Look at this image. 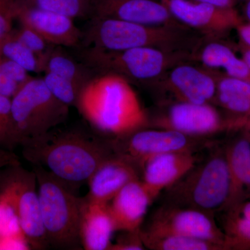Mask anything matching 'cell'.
<instances>
[{
  "label": "cell",
  "instance_id": "cell-12",
  "mask_svg": "<svg viewBox=\"0 0 250 250\" xmlns=\"http://www.w3.org/2000/svg\"><path fill=\"white\" fill-rule=\"evenodd\" d=\"M176 21L208 39H220L244 22L235 8L190 0H160Z\"/></svg>",
  "mask_w": 250,
  "mask_h": 250
},
{
  "label": "cell",
  "instance_id": "cell-27",
  "mask_svg": "<svg viewBox=\"0 0 250 250\" xmlns=\"http://www.w3.org/2000/svg\"><path fill=\"white\" fill-rule=\"evenodd\" d=\"M0 56L16 62L29 72L44 73L42 61L11 34L0 45Z\"/></svg>",
  "mask_w": 250,
  "mask_h": 250
},
{
  "label": "cell",
  "instance_id": "cell-20",
  "mask_svg": "<svg viewBox=\"0 0 250 250\" xmlns=\"http://www.w3.org/2000/svg\"><path fill=\"white\" fill-rule=\"evenodd\" d=\"M230 176V192L225 210L244 201L250 186V140L246 133L231 140L225 146Z\"/></svg>",
  "mask_w": 250,
  "mask_h": 250
},
{
  "label": "cell",
  "instance_id": "cell-28",
  "mask_svg": "<svg viewBox=\"0 0 250 250\" xmlns=\"http://www.w3.org/2000/svg\"><path fill=\"white\" fill-rule=\"evenodd\" d=\"M44 74L42 80L50 93L70 107L77 108L83 89L73 82L53 73L44 72Z\"/></svg>",
  "mask_w": 250,
  "mask_h": 250
},
{
  "label": "cell",
  "instance_id": "cell-10",
  "mask_svg": "<svg viewBox=\"0 0 250 250\" xmlns=\"http://www.w3.org/2000/svg\"><path fill=\"white\" fill-rule=\"evenodd\" d=\"M156 129L173 130L194 138L208 139L225 131L241 129L236 122L223 116L212 104L174 102L149 121Z\"/></svg>",
  "mask_w": 250,
  "mask_h": 250
},
{
  "label": "cell",
  "instance_id": "cell-22",
  "mask_svg": "<svg viewBox=\"0 0 250 250\" xmlns=\"http://www.w3.org/2000/svg\"><path fill=\"white\" fill-rule=\"evenodd\" d=\"M195 62L209 70L223 69L229 76L250 82V69L246 62L236 55L232 47L220 39L206 41L197 51Z\"/></svg>",
  "mask_w": 250,
  "mask_h": 250
},
{
  "label": "cell",
  "instance_id": "cell-39",
  "mask_svg": "<svg viewBox=\"0 0 250 250\" xmlns=\"http://www.w3.org/2000/svg\"><path fill=\"white\" fill-rule=\"evenodd\" d=\"M241 129L246 133L250 140V118L246 120V121L245 122L244 125H243V127H242Z\"/></svg>",
  "mask_w": 250,
  "mask_h": 250
},
{
  "label": "cell",
  "instance_id": "cell-14",
  "mask_svg": "<svg viewBox=\"0 0 250 250\" xmlns=\"http://www.w3.org/2000/svg\"><path fill=\"white\" fill-rule=\"evenodd\" d=\"M16 19L34 29L47 42L57 47H80L82 31L74 20L50 11L19 6L16 2Z\"/></svg>",
  "mask_w": 250,
  "mask_h": 250
},
{
  "label": "cell",
  "instance_id": "cell-38",
  "mask_svg": "<svg viewBox=\"0 0 250 250\" xmlns=\"http://www.w3.org/2000/svg\"><path fill=\"white\" fill-rule=\"evenodd\" d=\"M243 17L244 22L250 23V0L246 1L243 8Z\"/></svg>",
  "mask_w": 250,
  "mask_h": 250
},
{
  "label": "cell",
  "instance_id": "cell-13",
  "mask_svg": "<svg viewBox=\"0 0 250 250\" xmlns=\"http://www.w3.org/2000/svg\"><path fill=\"white\" fill-rule=\"evenodd\" d=\"M151 86L174 99L175 102L214 104L217 90L216 70L200 68L191 62L176 65Z\"/></svg>",
  "mask_w": 250,
  "mask_h": 250
},
{
  "label": "cell",
  "instance_id": "cell-2",
  "mask_svg": "<svg viewBox=\"0 0 250 250\" xmlns=\"http://www.w3.org/2000/svg\"><path fill=\"white\" fill-rule=\"evenodd\" d=\"M77 109L94 129L118 139L149 126V118L129 81L98 75L85 85Z\"/></svg>",
  "mask_w": 250,
  "mask_h": 250
},
{
  "label": "cell",
  "instance_id": "cell-3",
  "mask_svg": "<svg viewBox=\"0 0 250 250\" xmlns=\"http://www.w3.org/2000/svg\"><path fill=\"white\" fill-rule=\"evenodd\" d=\"M80 47L120 52L150 47L172 52H196L205 37L182 24L143 25L114 18H91L82 31Z\"/></svg>",
  "mask_w": 250,
  "mask_h": 250
},
{
  "label": "cell",
  "instance_id": "cell-37",
  "mask_svg": "<svg viewBox=\"0 0 250 250\" xmlns=\"http://www.w3.org/2000/svg\"><path fill=\"white\" fill-rule=\"evenodd\" d=\"M236 46L238 50L241 52V58L245 61V62H246L247 65L250 69V47L246 45V44L243 43L240 41Z\"/></svg>",
  "mask_w": 250,
  "mask_h": 250
},
{
  "label": "cell",
  "instance_id": "cell-17",
  "mask_svg": "<svg viewBox=\"0 0 250 250\" xmlns=\"http://www.w3.org/2000/svg\"><path fill=\"white\" fill-rule=\"evenodd\" d=\"M141 178V171L137 166L114 153L99 166L88 180L89 192L85 197L108 204L125 185Z\"/></svg>",
  "mask_w": 250,
  "mask_h": 250
},
{
  "label": "cell",
  "instance_id": "cell-1",
  "mask_svg": "<svg viewBox=\"0 0 250 250\" xmlns=\"http://www.w3.org/2000/svg\"><path fill=\"white\" fill-rule=\"evenodd\" d=\"M22 156L70 185L88 183L99 166L114 154L111 138L80 128L60 129L27 140L21 145Z\"/></svg>",
  "mask_w": 250,
  "mask_h": 250
},
{
  "label": "cell",
  "instance_id": "cell-5",
  "mask_svg": "<svg viewBox=\"0 0 250 250\" xmlns=\"http://www.w3.org/2000/svg\"><path fill=\"white\" fill-rule=\"evenodd\" d=\"M37 179L41 215L49 246L77 250L83 248L80 236L82 197L72 186L40 166H33Z\"/></svg>",
  "mask_w": 250,
  "mask_h": 250
},
{
  "label": "cell",
  "instance_id": "cell-31",
  "mask_svg": "<svg viewBox=\"0 0 250 250\" xmlns=\"http://www.w3.org/2000/svg\"><path fill=\"white\" fill-rule=\"evenodd\" d=\"M141 229L125 231L116 243H111L109 250H143L146 249L141 236Z\"/></svg>",
  "mask_w": 250,
  "mask_h": 250
},
{
  "label": "cell",
  "instance_id": "cell-7",
  "mask_svg": "<svg viewBox=\"0 0 250 250\" xmlns=\"http://www.w3.org/2000/svg\"><path fill=\"white\" fill-rule=\"evenodd\" d=\"M16 147L67 121L70 106L50 93L42 78L33 77L11 98Z\"/></svg>",
  "mask_w": 250,
  "mask_h": 250
},
{
  "label": "cell",
  "instance_id": "cell-40",
  "mask_svg": "<svg viewBox=\"0 0 250 250\" xmlns=\"http://www.w3.org/2000/svg\"><path fill=\"white\" fill-rule=\"evenodd\" d=\"M0 147H4V141H3L2 136L0 133Z\"/></svg>",
  "mask_w": 250,
  "mask_h": 250
},
{
  "label": "cell",
  "instance_id": "cell-24",
  "mask_svg": "<svg viewBox=\"0 0 250 250\" xmlns=\"http://www.w3.org/2000/svg\"><path fill=\"white\" fill-rule=\"evenodd\" d=\"M226 211L225 250H250V201L244 200Z\"/></svg>",
  "mask_w": 250,
  "mask_h": 250
},
{
  "label": "cell",
  "instance_id": "cell-16",
  "mask_svg": "<svg viewBox=\"0 0 250 250\" xmlns=\"http://www.w3.org/2000/svg\"><path fill=\"white\" fill-rule=\"evenodd\" d=\"M197 163L196 152H176L154 156L146 162L141 181L153 200L173 186Z\"/></svg>",
  "mask_w": 250,
  "mask_h": 250
},
{
  "label": "cell",
  "instance_id": "cell-41",
  "mask_svg": "<svg viewBox=\"0 0 250 250\" xmlns=\"http://www.w3.org/2000/svg\"><path fill=\"white\" fill-rule=\"evenodd\" d=\"M234 1H236V2H237V1H244V2H246L248 0H234Z\"/></svg>",
  "mask_w": 250,
  "mask_h": 250
},
{
  "label": "cell",
  "instance_id": "cell-8",
  "mask_svg": "<svg viewBox=\"0 0 250 250\" xmlns=\"http://www.w3.org/2000/svg\"><path fill=\"white\" fill-rule=\"evenodd\" d=\"M37 186L35 172L26 170L21 164L0 170V200L16 211L31 249L42 250L49 245L41 215Z\"/></svg>",
  "mask_w": 250,
  "mask_h": 250
},
{
  "label": "cell",
  "instance_id": "cell-30",
  "mask_svg": "<svg viewBox=\"0 0 250 250\" xmlns=\"http://www.w3.org/2000/svg\"><path fill=\"white\" fill-rule=\"evenodd\" d=\"M16 19V0H0V45L13 30Z\"/></svg>",
  "mask_w": 250,
  "mask_h": 250
},
{
  "label": "cell",
  "instance_id": "cell-21",
  "mask_svg": "<svg viewBox=\"0 0 250 250\" xmlns=\"http://www.w3.org/2000/svg\"><path fill=\"white\" fill-rule=\"evenodd\" d=\"M215 104L223 108L225 116L243 127L250 118V82L216 71Z\"/></svg>",
  "mask_w": 250,
  "mask_h": 250
},
{
  "label": "cell",
  "instance_id": "cell-32",
  "mask_svg": "<svg viewBox=\"0 0 250 250\" xmlns=\"http://www.w3.org/2000/svg\"><path fill=\"white\" fill-rule=\"evenodd\" d=\"M0 250H31L24 235L0 236Z\"/></svg>",
  "mask_w": 250,
  "mask_h": 250
},
{
  "label": "cell",
  "instance_id": "cell-4",
  "mask_svg": "<svg viewBox=\"0 0 250 250\" xmlns=\"http://www.w3.org/2000/svg\"><path fill=\"white\" fill-rule=\"evenodd\" d=\"M80 59L97 75L116 74L130 83L150 86L176 65L195 62V53L150 47L108 52L90 47L80 49Z\"/></svg>",
  "mask_w": 250,
  "mask_h": 250
},
{
  "label": "cell",
  "instance_id": "cell-33",
  "mask_svg": "<svg viewBox=\"0 0 250 250\" xmlns=\"http://www.w3.org/2000/svg\"><path fill=\"white\" fill-rule=\"evenodd\" d=\"M21 88L0 65V95L12 98Z\"/></svg>",
  "mask_w": 250,
  "mask_h": 250
},
{
  "label": "cell",
  "instance_id": "cell-23",
  "mask_svg": "<svg viewBox=\"0 0 250 250\" xmlns=\"http://www.w3.org/2000/svg\"><path fill=\"white\" fill-rule=\"evenodd\" d=\"M60 47L54 46L46 56L44 72H50L66 79L83 89L98 75L83 62H77Z\"/></svg>",
  "mask_w": 250,
  "mask_h": 250
},
{
  "label": "cell",
  "instance_id": "cell-35",
  "mask_svg": "<svg viewBox=\"0 0 250 250\" xmlns=\"http://www.w3.org/2000/svg\"><path fill=\"white\" fill-rule=\"evenodd\" d=\"M239 41L250 47V23L243 22L237 27Z\"/></svg>",
  "mask_w": 250,
  "mask_h": 250
},
{
  "label": "cell",
  "instance_id": "cell-36",
  "mask_svg": "<svg viewBox=\"0 0 250 250\" xmlns=\"http://www.w3.org/2000/svg\"><path fill=\"white\" fill-rule=\"evenodd\" d=\"M196 2L208 3L224 8H235L236 1L234 0H190Z\"/></svg>",
  "mask_w": 250,
  "mask_h": 250
},
{
  "label": "cell",
  "instance_id": "cell-18",
  "mask_svg": "<svg viewBox=\"0 0 250 250\" xmlns=\"http://www.w3.org/2000/svg\"><path fill=\"white\" fill-rule=\"evenodd\" d=\"M153 201L141 179L125 185L108 203L115 231L141 229L148 207Z\"/></svg>",
  "mask_w": 250,
  "mask_h": 250
},
{
  "label": "cell",
  "instance_id": "cell-9",
  "mask_svg": "<svg viewBox=\"0 0 250 250\" xmlns=\"http://www.w3.org/2000/svg\"><path fill=\"white\" fill-rule=\"evenodd\" d=\"M113 152L129 159L142 172L149 159L161 154L176 152H198L215 146L208 139L194 138L173 130L148 128L139 129L128 136L112 139Z\"/></svg>",
  "mask_w": 250,
  "mask_h": 250
},
{
  "label": "cell",
  "instance_id": "cell-34",
  "mask_svg": "<svg viewBox=\"0 0 250 250\" xmlns=\"http://www.w3.org/2000/svg\"><path fill=\"white\" fill-rule=\"evenodd\" d=\"M19 157L13 151L0 147V170L9 166L21 165Z\"/></svg>",
  "mask_w": 250,
  "mask_h": 250
},
{
  "label": "cell",
  "instance_id": "cell-29",
  "mask_svg": "<svg viewBox=\"0 0 250 250\" xmlns=\"http://www.w3.org/2000/svg\"><path fill=\"white\" fill-rule=\"evenodd\" d=\"M11 35L37 55L43 63L46 56L54 47V45L47 42L39 33L22 24H21V27L18 29H13Z\"/></svg>",
  "mask_w": 250,
  "mask_h": 250
},
{
  "label": "cell",
  "instance_id": "cell-19",
  "mask_svg": "<svg viewBox=\"0 0 250 250\" xmlns=\"http://www.w3.org/2000/svg\"><path fill=\"white\" fill-rule=\"evenodd\" d=\"M114 227L108 204L82 197L80 221V236L85 250H109Z\"/></svg>",
  "mask_w": 250,
  "mask_h": 250
},
{
  "label": "cell",
  "instance_id": "cell-25",
  "mask_svg": "<svg viewBox=\"0 0 250 250\" xmlns=\"http://www.w3.org/2000/svg\"><path fill=\"white\" fill-rule=\"evenodd\" d=\"M146 248L153 250H225L223 247L198 238L176 234H158L141 229Z\"/></svg>",
  "mask_w": 250,
  "mask_h": 250
},
{
  "label": "cell",
  "instance_id": "cell-11",
  "mask_svg": "<svg viewBox=\"0 0 250 250\" xmlns=\"http://www.w3.org/2000/svg\"><path fill=\"white\" fill-rule=\"evenodd\" d=\"M144 231L158 234L191 237L220 245L225 250V235L213 215L202 210L165 204L156 210Z\"/></svg>",
  "mask_w": 250,
  "mask_h": 250
},
{
  "label": "cell",
  "instance_id": "cell-6",
  "mask_svg": "<svg viewBox=\"0 0 250 250\" xmlns=\"http://www.w3.org/2000/svg\"><path fill=\"white\" fill-rule=\"evenodd\" d=\"M167 190L166 204L214 215L225 210L230 192V176L225 147L209 155Z\"/></svg>",
  "mask_w": 250,
  "mask_h": 250
},
{
  "label": "cell",
  "instance_id": "cell-26",
  "mask_svg": "<svg viewBox=\"0 0 250 250\" xmlns=\"http://www.w3.org/2000/svg\"><path fill=\"white\" fill-rule=\"evenodd\" d=\"M16 4L75 18H91L95 0H16Z\"/></svg>",
  "mask_w": 250,
  "mask_h": 250
},
{
  "label": "cell",
  "instance_id": "cell-15",
  "mask_svg": "<svg viewBox=\"0 0 250 250\" xmlns=\"http://www.w3.org/2000/svg\"><path fill=\"white\" fill-rule=\"evenodd\" d=\"M93 16L114 18L143 25L181 24L165 5L156 0H95Z\"/></svg>",
  "mask_w": 250,
  "mask_h": 250
}]
</instances>
